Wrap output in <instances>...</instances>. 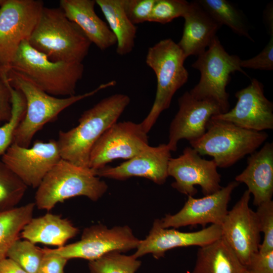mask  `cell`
Here are the masks:
<instances>
[{"instance_id": "1", "label": "cell", "mask_w": 273, "mask_h": 273, "mask_svg": "<svg viewBox=\"0 0 273 273\" xmlns=\"http://www.w3.org/2000/svg\"><path fill=\"white\" fill-rule=\"evenodd\" d=\"M130 102L127 95H112L84 111L76 126L66 131H60L57 142L61 158L88 168L89 154L94 144L117 122Z\"/></svg>"}, {"instance_id": "2", "label": "cell", "mask_w": 273, "mask_h": 273, "mask_svg": "<svg viewBox=\"0 0 273 273\" xmlns=\"http://www.w3.org/2000/svg\"><path fill=\"white\" fill-rule=\"evenodd\" d=\"M7 79L10 85L21 92L25 99V114L14 132L12 143L25 148L29 147L36 132L47 123L55 120L64 109L116 84L115 80H111L89 92L59 98L46 93L12 69L7 72Z\"/></svg>"}, {"instance_id": "3", "label": "cell", "mask_w": 273, "mask_h": 273, "mask_svg": "<svg viewBox=\"0 0 273 273\" xmlns=\"http://www.w3.org/2000/svg\"><path fill=\"white\" fill-rule=\"evenodd\" d=\"M30 45L52 61L82 63L91 42L59 8H42L28 40Z\"/></svg>"}, {"instance_id": "4", "label": "cell", "mask_w": 273, "mask_h": 273, "mask_svg": "<svg viewBox=\"0 0 273 273\" xmlns=\"http://www.w3.org/2000/svg\"><path fill=\"white\" fill-rule=\"evenodd\" d=\"M31 81L46 93L53 96L75 95L82 78V63L54 62L23 41L11 63L10 69Z\"/></svg>"}, {"instance_id": "5", "label": "cell", "mask_w": 273, "mask_h": 273, "mask_svg": "<svg viewBox=\"0 0 273 273\" xmlns=\"http://www.w3.org/2000/svg\"><path fill=\"white\" fill-rule=\"evenodd\" d=\"M107 189V184L93 170L61 159L37 188L34 203L39 210L49 211L57 203L76 196L97 201Z\"/></svg>"}, {"instance_id": "6", "label": "cell", "mask_w": 273, "mask_h": 273, "mask_svg": "<svg viewBox=\"0 0 273 273\" xmlns=\"http://www.w3.org/2000/svg\"><path fill=\"white\" fill-rule=\"evenodd\" d=\"M186 59L171 38L162 39L148 48L146 63L155 73L157 87L152 107L141 123L147 133L161 113L169 108L175 93L187 83L189 73L184 66Z\"/></svg>"}, {"instance_id": "7", "label": "cell", "mask_w": 273, "mask_h": 273, "mask_svg": "<svg viewBox=\"0 0 273 273\" xmlns=\"http://www.w3.org/2000/svg\"><path fill=\"white\" fill-rule=\"evenodd\" d=\"M268 137L264 131L248 130L211 118L205 133L190 144L200 155L212 157L218 167L228 168L255 152Z\"/></svg>"}, {"instance_id": "8", "label": "cell", "mask_w": 273, "mask_h": 273, "mask_svg": "<svg viewBox=\"0 0 273 273\" xmlns=\"http://www.w3.org/2000/svg\"><path fill=\"white\" fill-rule=\"evenodd\" d=\"M241 61L238 56L229 54L216 36L192 65L200 71L201 76L190 93L196 99L214 101L220 108L222 113L226 112L230 104L226 87L231 75L239 71L247 75L241 67Z\"/></svg>"}, {"instance_id": "9", "label": "cell", "mask_w": 273, "mask_h": 273, "mask_svg": "<svg viewBox=\"0 0 273 273\" xmlns=\"http://www.w3.org/2000/svg\"><path fill=\"white\" fill-rule=\"evenodd\" d=\"M38 0H3L0 6V71L6 73L21 43L30 37L43 8Z\"/></svg>"}, {"instance_id": "10", "label": "cell", "mask_w": 273, "mask_h": 273, "mask_svg": "<svg viewBox=\"0 0 273 273\" xmlns=\"http://www.w3.org/2000/svg\"><path fill=\"white\" fill-rule=\"evenodd\" d=\"M140 241L127 225L109 229L99 224L85 228L78 241L55 249H43L68 260L80 258L90 261L110 252L122 253L136 249Z\"/></svg>"}, {"instance_id": "11", "label": "cell", "mask_w": 273, "mask_h": 273, "mask_svg": "<svg viewBox=\"0 0 273 273\" xmlns=\"http://www.w3.org/2000/svg\"><path fill=\"white\" fill-rule=\"evenodd\" d=\"M147 133L141 123L116 122L108 128L93 146L88 168L98 170L115 159H129L149 145Z\"/></svg>"}, {"instance_id": "12", "label": "cell", "mask_w": 273, "mask_h": 273, "mask_svg": "<svg viewBox=\"0 0 273 273\" xmlns=\"http://www.w3.org/2000/svg\"><path fill=\"white\" fill-rule=\"evenodd\" d=\"M55 140H37L25 148L12 143L2 156L1 161L27 187L37 188L47 174L61 159Z\"/></svg>"}, {"instance_id": "13", "label": "cell", "mask_w": 273, "mask_h": 273, "mask_svg": "<svg viewBox=\"0 0 273 273\" xmlns=\"http://www.w3.org/2000/svg\"><path fill=\"white\" fill-rule=\"evenodd\" d=\"M192 147H186L177 158H171L168 165V175L175 181L171 186L181 194L194 196L197 193L195 186H200L204 196L219 190L221 175L213 160L202 158Z\"/></svg>"}, {"instance_id": "14", "label": "cell", "mask_w": 273, "mask_h": 273, "mask_svg": "<svg viewBox=\"0 0 273 273\" xmlns=\"http://www.w3.org/2000/svg\"><path fill=\"white\" fill-rule=\"evenodd\" d=\"M250 193L247 190L228 211L221 224L222 237L245 266L259 250L260 231L256 212L249 206Z\"/></svg>"}, {"instance_id": "15", "label": "cell", "mask_w": 273, "mask_h": 273, "mask_svg": "<svg viewBox=\"0 0 273 273\" xmlns=\"http://www.w3.org/2000/svg\"><path fill=\"white\" fill-rule=\"evenodd\" d=\"M240 183L234 180L218 191L200 198L188 196L183 207L176 213L166 214L160 219L163 228H178L208 223L221 225L228 212L233 191Z\"/></svg>"}, {"instance_id": "16", "label": "cell", "mask_w": 273, "mask_h": 273, "mask_svg": "<svg viewBox=\"0 0 273 273\" xmlns=\"http://www.w3.org/2000/svg\"><path fill=\"white\" fill-rule=\"evenodd\" d=\"M235 97L237 102L233 108L211 118L248 130L263 131L273 129V104L265 97L261 82L252 79L249 85L236 93Z\"/></svg>"}, {"instance_id": "17", "label": "cell", "mask_w": 273, "mask_h": 273, "mask_svg": "<svg viewBox=\"0 0 273 273\" xmlns=\"http://www.w3.org/2000/svg\"><path fill=\"white\" fill-rule=\"evenodd\" d=\"M178 110L171 121L169 128L168 142L171 151L177 150L178 142L186 139L189 142L201 137L206 132L211 118L222 113L214 101L198 100L189 91L185 92L178 100Z\"/></svg>"}, {"instance_id": "18", "label": "cell", "mask_w": 273, "mask_h": 273, "mask_svg": "<svg viewBox=\"0 0 273 273\" xmlns=\"http://www.w3.org/2000/svg\"><path fill=\"white\" fill-rule=\"evenodd\" d=\"M221 236V225L212 224L198 231L181 232L162 228L160 219H156L146 239L140 241L132 255L138 259L151 254L155 258L159 259L171 249L193 246L203 247L219 239Z\"/></svg>"}, {"instance_id": "19", "label": "cell", "mask_w": 273, "mask_h": 273, "mask_svg": "<svg viewBox=\"0 0 273 273\" xmlns=\"http://www.w3.org/2000/svg\"><path fill=\"white\" fill-rule=\"evenodd\" d=\"M168 145H149L138 154L116 167L105 166L94 171L98 177L125 180L131 177L148 178L156 184L165 183L168 175V165L171 157Z\"/></svg>"}, {"instance_id": "20", "label": "cell", "mask_w": 273, "mask_h": 273, "mask_svg": "<svg viewBox=\"0 0 273 273\" xmlns=\"http://www.w3.org/2000/svg\"><path fill=\"white\" fill-rule=\"evenodd\" d=\"M235 181L244 183L253 196L257 207L271 200L273 195V144L266 142L258 151L247 158V166L235 177Z\"/></svg>"}, {"instance_id": "21", "label": "cell", "mask_w": 273, "mask_h": 273, "mask_svg": "<svg viewBox=\"0 0 273 273\" xmlns=\"http://www.w3.org/2000/svg\"><path fill=\"white\" fill-rule=\"evenodd\" d=\"M183 18V34L177 44L186 59L190 56H198L208 47L221 26L197 1L190 2Z\"/></svg>"}, {"instance_id": "22", "label": "cell", "mask_w": 273, "mask_h": 273, "mask_svg": "<svg viewBox=\"0 0 273 273\" xmlns=\"http://www.w3.org/2000/svg\"><path fill=\"white\" fill-rule=\"evenodd\" d=\"M95 0H61L60 8L89 40L104 51L116 44V38L107 24L95 11Z\"/></svg>"}, {"instance_id": "23", "label": "cell", "mask_w": 273, "mask_h": 273, "mask_svg": "<svg viewBox=\"0 0 273 273\" xmlns=\"http://www.w3.org/2000/svg\"><path fill=\"white\" fill-rule=\"evenodd\" d=\"M67 218L53 213L32 218L24 226L21 236L34 244L41 243L61 247L78 233Z\"/></svg>"}, {"instance_id": "24", "label": "cell", "mask_w": 273, "mask_h": 273, "mask_svg": "<svg viewBox=\"0 0 273 273\" xmlns=\"http://www.w3.org/2000/svg\"><path fill=\"white\" fill-rule=\"evenodd\" d=\"M245 266L221 237L199 248L192 273H242Z\"/></svg>"}, {"instance_id": "25", "label": "cell", "mask_w": 273, "mask_h": 273, "mask_svg": "<svg viewBox=\"0 0 273 273\" xmlns=\"http://www.w3.org/2000/svg\"><path fill=\"white\" fill-rule=\"evenodd\" d=\"M95 1L116 38V53L119 56L130 53L134 47L137 28L126 16L123 0Z\"/></svg>"}, {"instance_id": "26", "label": "cell", "mask_w": 273, "mask_h": 273, "mask_svg": "<svg viewBox=\"0 0 273 273\" xmlns=\"http://www.w3.org/2000/svg\"><path fill=\"white\" fill-rule=\"evenodd\" d=\"M35 206V203L31 202L0 212V261L7 258L8 250L19 239L23 228L33 217Z\"/></svg>"}, {"instance_id": "27", "label": "cell", "mask_w": 273, "mask_h": 273, "mask_svg": "<svg viewBox=\"0 0 273 273\" xmlns=\"http://www.w3.org/2000/svg\"><path fill=\"white\" fill-rule=\"evenodd\" d=\"M197 1L221 26L225 25L237 34L253 40L243 15L231 2L226 0Z\"/></svg>"}, {"instance_id": "28", "label": "cell", "mask_w": 273, "mask_h": 273, "mask_svg": "<svg viewBox=\"0 0 273 273\" xmlns=\"http://www.w3.org/2000/svg\"><path fill=\"white\" fill-rule=\"evenodd\" d=\"M27 185L0 161V212L11 210L22 199Z\"/></svg>"}, {"instance_id": "29", "label": "cell", "mask_w": 273, "mask_h": 273, "mask_svg": "<svg viewBox=\"0 0 273 273\" xmlns=\"http://www.w3.org/2000/svg\"><path fill=\"white\" fill-rule=\"evenodd\" d=\"M141 264L132 255L113 252L89 261L88 265L90 273H135Z\"/></svg>"}, {"instance_id": "30", "label": "cell", "mask_w": 273, "mask_h": 273, "mask_svg": "<svg viewBox=\"0 0 273 273\" xmlns=\"http://www.w3.org/2000/svg\"><path fill=\"white\" fill-rule=\"evenodd\" d=\"M43 255L42 249L27 240L19 238L8 250L7 257L15 262L26 272L38 273Z\"/></svg>"}, {"instance_id": "31", "label": "cell", "mask_w": 273, "mask_h": 273, "mask_svg": "<svg viewBox=\"0 0 273 273\" xmlns=\"http://www.w3.org/2000/svg\"><path fill=\"white\" fill-rule=\"evenodd\" d=\"M9 87L12 97V116L9 121L0 126V156L12 144L14 132L23 119L26 109L23 95L10 84Z\"/></svg>"}, {"instance_id": "32", "label": "cell", "mask_w": 273, "mask_h": 273, "mask_svg": "<svg viewBox=\"0 0 273 273\" xmlns=\"http://www.w3.org/2000/svg\"><path fill=\"white\" fill-rule=\"evenodd\" d=\"M190 6L185 0H156L149 22L164 24L184 17Z\"/></svg>"}, {"instance_id": "33", "label": "cell", "mask_w": 273, "mask_h": 273, "mask_svg": "<svg viewBox=\"0 0 273 273\" xmlns=\"http://www.w3.org/2000/svg\"><path fill=\"white\" fill-rule=\"evenodd\" d=\"M257 215L260 232L264 234L263 242L259 251L265 252L273 250V201L263 203L257 206Z\"/></svg>"}, {"instance_id": "34", "label": "cell", "mask_w": 273, "mask_h": 273, "mask_svg": "<svg viewBox=\"0 0 273 273\" xmlns=\"http://www.w3.org/2000/svg\"><path fill=\"white\" fill-rule=\"evenodd\" d=\"M156 0H123L124 11L134 25L149 22Z\"/></svg>"}, {"instance_id": "35", "label": "cell", "mask_w": 273, "mask_h": 273, "mask_svg": "<svg viewBox=\"0 0 273 273\" xmlns=\"http://www.w3.org/2000/svg\"><path fill=\"white\" fill-rule=\"evenodd\" d=\"M261 52L256 56L241 60V67L245 68L271 71L273 70V34Z\"/></svg>"}, {"instance_id": "36", "label": "cell", "mask_w": 273, "mask_h": 273, "mask_svg": "<svg viewBox=\"0 0 273 273\" xmlns=\"http://www.w3.org/2000/svg\"><path fill=\"white\" fill-rule=\"evenodd\" d=\"M12 97L7 73L0 71V126L12 116Z\"/></svg>"}, {"instance_id": "37", "label": "cell", "mask_w": 273, "mask_h": 273, "mask_svg": "<svg viewBox=\"0 0 273 273\" xmlns=\"http://www.w3.org/2000/svg\"><path fill=\"white\" fill-rule=\"evenodd\" d=\"M244 266L254 273H273V250L253 253Z\"/></svg>"}, {"instance_id": "38", "label": "cell", "mask_w": 273, "mask_h": 273, "mask_svg": "<svg viewBox=\"0 0 273 273\" xmlns=\"http://www.w3.org/2000/svg\"><path fill=\"white\" fill-rule=\"evenodd\" d=\"M44 255L38 273H64V268L68 259L59 255L47 252L42 249Z\"/></svg>"}, {"instance_id": "39", "label": "cell", "mask_w": 273, "mask_h": 273, "mask_svg": "<svg viewBox=\"0 0 273 273\" xmlns=\"http://www.w3.org/2000/svg\"><path fill=\"white\" fill-rule=\"evenodd\" d=\"M0 273H27L9 258L0 261Z\"/></svg>"}, {"instance_id": "40", "label": "cell", "mask_w": 273, "mask_h": 273, "mask_svg": "<svg viewBox=\"0 0 273 273\" xmlns=\"http://www.w3.org/2000/svg\"><path fill=\"white\" fill-rule=\"evenodd\" d=\"M264 19L269 34H273V9L271 3L266 7L264 12Z\"/></svg>"}, {"instance_id": "41", "label": "cell", "mask_w": 273, "mask_h": 273, "mask_svg": "<svg viewBox=\"0 0 273 273\" xmlns=\"http://www.w3.org/2000/svg\"><path fill=\"white\" fill-rule=\"evenodd\" d=\"M242 273H254V272H252L250 270L247 269L245 267Z\"/></svg>"}, {"instance_id": "42", "label": "cell", "mask_w": 273, "mask_h": 273, "mask_svg": "<svg viewBox=\"0 0 273 273\" xmlns=\"http://www.w3.org/2000/svg\"><path fill=\"white\" fill-rule=\"evenodd\" d=\"M3 2V0H0V6Z\"/></svg>"}]
</instances>
